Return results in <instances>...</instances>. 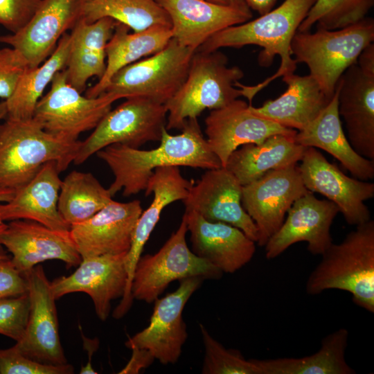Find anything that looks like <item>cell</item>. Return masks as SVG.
<instances>
[{
  "label": "cell",
  "instance_id": "cell-1",
  "mask_svg": "<svg viewBox=\"0 0 374 374\" xmlns=\"http://www.w3.org/2000/svg\"><path fill=\"white\" fill-rule=\"evenodd\" d=\"M159 142L157 148L148 150L116 143L96 153L114 175L108 188L112 197L121 190L126 197L145 190L157 168L175 166L210 170L222 167L204 137L197 118L187 120L179 134H170L165 128Z\"/></svg>",
  "mask_w": 374,
  "mask_h": 374
},
{
  "label": "cell",
  "instance_id": "cell-2",
  "mask_svg": "<svg viewBox=\"0 0 374 374\" xmlns=\"http://www.w3.org/2000/svg\"><path fill=\"white\" fill-rule=\"evenodd\" d=\"M316 0H285L278 7L253 20L229 26L208 38L197 51L211 52L220 48H241L256 45L262 50L258 57L262 66L273 63L276 55L280 58L278 71L271 77L255 86L236 82L241 96L249 105L255 95L277 78L294 73L296 62L291 52L292 40Z\"/></svg>",
  "mask_w": 374,
  "mask_h": 374
},
{
  "label": "cell",
  "instance_id": "cell-3",
  "mask_svg": "<svg viewBox=\"0 0 374 374\" xmlns=\"http://www.w3.org/2000/svg\"><path fill=\"white\" fill-rule=\"evenodd\" d=\"M306 282L305 290L317 295L337 289L351 294L353 303L374 312V221L356 226L339 244L332 243Z\"/></svg>",
  "mask_w": 374,
  "mask_h": 374
},
{
  "label": "cell",
  "instance_id": "cell-4",
  "mask_svg": "<svg viewBox=\"0 0 374 374\" xmlns=\"http://www.w3.org/2000/svg\"><path fill=\"white\" fill-rule=\"evenodd\" d=\"M80 141L54 136L33 118H6L0 124V187L16 190L32 179L42 167L55 161L60 172L73 162Z\"/></svg>",
  "mask_w": 374,
  "mask_h": 374
},
{
  "label": "cell",
  "instance_id": "cell-5",
  "mask_svg": "<svg viewBox=\"0 0 374 374\" xmlns=\"http://www.w3.org/2000/svg\"><path fill=\"white\" fill-rule=\"evenodd\" d=\"M244 77L242 70L229 66L227 57L218 50L196 51L183 84L165 104L167 130H181L187 120L206 109L223 107L241 96L235 83Z\"/></svg>",
  "mask_w": 374,
  "mask_h": 374
},
{
  "label": "cell",
  "instance_id": "cell-6",
  "mask_svg": "<svg viewBox=\"0 0 374 374\" xmlns=\"http://www.w3.org/2000/svg\"><path fill=\"white\" fill-rule=\"evenodd\" d=\"M373 41L374 20L365 17L340 29L297 31L291 42V52L296 63L308 66L310 75L331 99L344 73Z\"/></svg>",
  "mask_w": 374,
  "mask_h": 374
},
{
  "label": "cell",
  "instance_id": "cell-7",
  "mask_svg": "<svg viewBox=\"0 0 374 374\" xmlns=\"http://www.w3.org/2000/svg\"><path fill=\"white\" fill-rule=\"evenodd\" d=\"M195 52L172 37L160 51L118 70L104 93L116 100L143 97L165 105L185 80Z\"/></svg>",
  "mask_w": 374,
  "mask_h": 374
},
{
  "label": "cell",
  "instance_id": "cell-8",
  "mask_svg": "<svg viewBox=\"0 0 374 374\" xmlns=\"http://www.w3.org/2000/svg\"><path fill=\"white\" fill-rule=\"evenodd\" d=\"M188 232L184 217L178 229L154 254L141 256L132 282L133 299L150 303L166 290L170 283L189 277L219 279L223 272L196 256L187 245Z\"/></svg>",
  "mask_w": 374,
  "mask_h": 374
},
{
  "label": "cell",
  "instance_id": "cell-9",
  "mask_svg": "<svg viewBox=\"0 0 374 374\" xmlns=\"http://www.w3.org/2000/svg\"><path fill=\"white\" fill-rule=\"evenodd\" d=\"M165 105L143 97H131L111 109L84 141L73 160L80 165L104 148L116 143L139 148L160 141L167 122Z\"/></svg>",
  "mask_w": 374,
  "mask_h": 374
},
{
  "label": "cell",
  "instance_id": "cell-10",
  "mask_svg": "<svg viewBox=\"0 0 374 374\" xmlns=\"http://www.w3.org/2000/svg\"><path fill=\"white\" fill-rule=\"evenodd\" d=\"M51 89L38 101L33 118L48 134L69 141L94 129L116 99L106 93L82 96L66 80L64 69L55 73Z\"/></svg>",
  "mask_w": 374,
  "mask_h": 374
},
{
  "label": "cell",
  "instance_id": "cell-11",
  "mask_svg": "<svg viewBox=\"0 0 374 374\" xmlns=\"http://www.w3.org/2000/svg\"><path fill=\"white\" fill-rule=\"evenodd\" d=\"M308 192L296 164L269 170L242 186V206L256 226L259 246L265 245L282 225L292 204Z\"/></svg>",
  "mask_w": 374,
  "mask_h": 374
},
{
  "label": "cell",
  "instance_id": "cell-12",
  "mask_svg": "<svg viewBox=\"0 0 374 374\" xmlns=\"http://www.w3.org/2000/svg\"><path fill=\"white\" fill-rule=\"evenodd\" d=\"M203 280L197 276L179 280L177 290L157 299L148 326L129 338L125 346L147 349L163 364L176 363L188 337L182 312Z\"/></svg>",
  "mask_w": 374,
  "mask_h": 374
},
{
  "label": "cell",
  "instance_id": "cell-13",
  "mask_svg": "<svg viewBox=\"0 0 374 374\" xmlns=\"http://www.w3.org/2000/svg\"><path fill=\"white\" fill-rule=\"evenodd\" d=\"M301 161L298 169L305 188L335 204L348 224L357 226L371 220L364 202L374 197L373 183L346 175L315 148H306Z\"/></svg>",
  "mask_w": 374,
  "mask_h": 374
},
{
  "label": "cell",
  "instance_id": "cell-14",
  "mask_svg": "<svg viewBox=\"0 0 374 374\" xmlns=\"http://www.w3.org/2000/svg\"><path fill=\"white\" fill-rule=\"evenodd\" d=\"M24 276L28 281L30 312L25 333L14 346L26 356L44 364H66L51 282L39 265Z\"/></svg>",
  "mask_w": 374,
  "mask_h": 374
},
{
  "label": "cell",
  "instance_id": "cell-15",
  "mask_svg": "<svg viewBox=\"0 0 374 374\" xmlns=\"http://www.w3.org/2000/svg\"><path fill=\"white\" fill-rule=\"evenodd\" d=\"M339 212L328 199H319L312 192L297 199L287 211V216L265 245V257L274 259L291 245L307 242L313 255H322L333 243L330 226Z\"/></svg>",
  "mask_w": 374,
  "mask_h": 374
},
{
  "label": "cell",
  "instance_id": "cell-16",
  "mask_svg": "<svg viewBox=\"0 0 374 374\" xmlns=\"http://www.w3.org/2000/svg\"><path fill=\"white\" fill-rule=\"evenodd\" d=\"M0 244L12 254V264L24 275L48 260H62L68 267L82 261L69 230H55L32 220L10 221L0 236Z\"/></svg>",
  "mask_w": 374,
  "mask_h": 374
},
{
  "label": "cell",
  "instance_id": "cell-17",
  "mask_svg": "<svg viewBox=\"0 0 374 374\" xmlns=\"http://www.w3.org/2000/svg\"><path fill=\"white\" fill-rule=\"evenodd\" d=\"M242 186L224 167L207 170L196 183H193L183 202L185 211H193L205 220L231 224L253 240L258 229L242 206Z\"/></svg>",
  "mask_w": 374,
  "mask_h": 374
},
{
  "label": "cell",
  "instance_id": "cell-18",
  "mask_svg": "<svg viewBox=\"0 0 374 374\" xmlns=\"http://www.w3.org/2000/svg\"><path fill=\"white\" fill-rule=\"evenodd\" d=\"M249 106L245 101L235 99L211 110L205 119L206 141L222 167H225L231 153L243 145L260 144L274 134L295 136L297 132L254 115Z\"/></svg>",
  "mask_w": 374,
  "mask_h": 374
},
{
  "label": "cell",
  "instance_id": "cell-19",
  "mask_svg": "<svg viewBox=\"0 0 374 374\" xmlns=\"http://www.w3.org/2000/svg\"><path fill=\"white\" fill-rule=\"evenodd\" d=\"M142 211L138 199L128 202L112 199L87 220L71 225L70 233L82 260L127 253Z\"/></svg>",
  "mask_w": 374,
  "mask_h": 374
},
{
  "label": "cell",
  "instance_id": "cell-20",
  "mask_svg": "<svg viewBox=\"0 0 374 374\" xmlns=\"http://www.w3.org/2000/svg\"><path fill=\"white\" fill-rule=\"evenodd\" d=\"M126 254H107L82 259L73 274L51 282L55 299L73 292H84L92 299L98 317L105 321L109 315L112 301L122 297L125 291Z\"/></svg>",
  "mask_w": 374,
  "mask_h": 374
},
{
  "label": "cell",
  "instance_id": "cell-21",
  "mask_svg": "<svg viewBox=\"0 0 374 374\" xmlns=\"http://www.w3.org/2000/svg\"><path fill=\"white\" fill-rule=\"evenodd\" d=\"M82 0H42L37 10L21 30L0 36L26 58L29 68L42 64L55 49L61 37L80 17Z\"/></svg>",
  "mask_w": 374,
  "mask_h": 374
},
{
  "label": "cell",
  "instance_id": "cell-22",
  "mask_svg": "<svg viewBox=\"0 0 374 374\" xmlns=\"http://www.w3.org/2000/svg\"><path fill=\"white\" fill-rule=\"evenodd\" d=\"M168 15L172 37L194 51L208 38L229 26L252 18L244 10L215 3L207 0H157Z\"/></svg>",
  "mask_w": 374,
  "mask_h": 374
},
{
  "label": "cell",
  "instance_id": "cell-23",
  "mask_svg": "<svg viewBox=\"0 0 374 374\" xmlns=\"http://www.w3.org/2000/svg\"><path fill=\"white\" fill-rule=\"evenodd\" d=\"M191 251L223 273H234L251 261L255 242L231 224L211 222L193 211H185Z\"/></svg>",
  "mask_w": 374,
  "mask_h": 374
},
{
  "label": "cell",
  "instance_id": "cell-24",
  "mask_svg": "<svg viewBox=\"0 0 374 374\" xmlns=\"http://www.w3.org/2000/svg\"><path fill=\"white\" fill-rule=\"evenodd\" d=\"M337 86L338 111L347 139L357 154L374 160V73L356 62L344 73Z\"/></svg>",
  "mask_w": 374,
  "mask_h": 374
},
{
  "label": "cell",
  "instance_id": "cell-25",
  "mask_svg": "<svg viewBox=\"0 0 374 374\" xmlns=\"http://www.w3.org/2000/svg\"><path fill=\"white\" fill-rule=\"evenodd\" d=\"M60 173L56 161L45 163L32 179L15 190L10 200L0 203V220H28L55 230H70L57 207Z\"/></svg>",
  "mask_w": 374,
  "mask_h": 374
},
{
  "label": "cell",
  "instance_id": "cell-26",
  "mask_svg": "<svg viewBox=\"0 0 374 374\" xmlns=\"http://www.w3.org/2000/svg\"><path fill=\"white\" fill-rule=\"evenodd\" d=\"M193 183L184 178L179 166L156 168L147 183L145 195L153 194L148 208L143 211L136 223L131 245L125 257L127 276L125 294H130L132 282L136 264L144 246L160 219L162 211L170 204L184 200L188 196Z\"/></svg>",
  "mask_w": 374,
  "mask_h": 374
},
{
  "label": "cell",
  "instance_id": "cell-27",
  "mask_svg": "<svg viewBox=\"0 0 374 374\" xmlns=\"http://www.w3.org/2000/svg\"><path fill=\"white\" fill-rule=\"evenodd\" d=\"M339 87L326 107L294 139L305 148H317L337 159L353 177L363 181L374 178V160L357 154L345 135L338 111Z\"/></svg>",
  "mask_w": 374,
  "mask_h": 374
},
{
  "label": "cell",
  "instance_id": "cell-28",
  "mask_svg": "<svg viewBox=\"0 0 374 374\" xmlns=\"http://www.w3.org/2000/svg\"><path fill=\"white\" fill-rule=\"evenodd\" d=\"M282 80L287 84L283 93L259 107L249 105V109L257 116L300 131L317 118L330 99L310 74L293 73L282 76Z\"/></svg>",
  "mask_w": 374,
  "mask_h": 374
},
{
  "label": "cell",
  "instance_id": "cell-29",
  "mask_svg": "<svg viewBox=\"0 0 374 374\" xmlns=\"http://www.w3.org/2000/svg\"><path fill=\"white\" fill-rule=\"evenodd\" d=\"M117 21L104 17L87 24L78 20L71 29L69 55L64 68L67 82L81 93L89 78L103 75L106 46Z\"/></svg>",
  "mask_w": 374,
  "mask_h": 374
},
{
  "label": "cell",
  "instance_id": "cell-30",
  "mask_svg": "<svg viewBox=\"0 0 374 374\" xmlns=\"http://www.w3.org/2000/svg\"><path fill=\"white\" fill-rule=\"evenodd\" d=\"M130 28L117 21L106 46V69L103 75L85 96L96 98L104 93L112 76L123 67L162 50L172 38L171 27L153 26L130 33Z\"/></svg>",
  "mask_w": 374,
  "mask_h": 374
},
{
  "label": "cell",
  "instance_id": "cell-31",
  "mask_svg": "<svg viewBox=\"0 0 374 374\" xmlns=\"http://www.w3.org/2000/svg\"><path fill=\"white\" fill-rule=\"evenodd\" d=\"M294 137L278 134L260 144L243 145L231 153L224 168L244 186L269 170L296 164L306 148L296 143Z\"/></svg>",
  "mask_w": 374,
  "mask_h": 374
},
{
  "label": "cell",
  "instance_id": "cell-32",
  "mask_svg": "<svg viewBox=\"0 0 374 374\" xmlns=\"http://www.w3.org/2000/svg\"><path fill=\"white\" fill-rule=\"evenodd\" d=\"M349 332L341 328L321 341L319 350L300 358L253 359L261 374H354L346 360Z\"/></svg>",
  "mask_w": 374,
  "mask_h": 374
},
{
  "label": "cell",
  "instance_id": "cell-33",
  "mask_svg": "<svg viewBox=\"0 0 374 374\" xmlns=\"http://www.w3.org/2000/svg\"><path fill=\"white\" fill-rule=\"evenodd\" d=\"M70 34L65 33L52 54L44 63L27 68L11 95L6 100L8 118L28 120L33 117L35 107L56 73L63 70L69 55Z\"/></svg>",
  "mask_w": 374,
  "mask_h": 374
},
{
  "label": "cell",
  "instance_id": "cell-34",
  "mask_svg": "<svg viewBox=\"0 0 374 374\" xmlns=\"http://www.w3.org/2000/svg\"><path fill=\"white\" fill-rule=\"evenodd\" d=\"M109 17L134 32L153 26L171 27L170 17L157 0H82L78 20L91 24Z\"/></svg>",
  "mask_w": 374,
  "mask_h": 374
},
{
  "label": "cell",
  "instance_id": "cell-35",
  "mask_svg": "<svg viewBox=\"0 0 374 374\" xmlns=\"http://www.w3.org/2000/svg\"><path fill=\"white\" fill-rule=\"evenodd\" d=\"M112 199L108 188L91 173L73 170L62 180L57 207L71 226L87 220Z\"/></svg>",
  "mask_w": 374,
  "mask_h": 374
},
{
  "label": "cell",
  "instance_id": "cell-36",
  "mask_svg": "<svg viewBox=\"0 0 374 374\" xmlns=\"http://www.w3.org/2000/svg\"><path fill=\"white\" fill-rule=\"evenodd\" d=\"M374 5V0H316L298 28L337 30L360 21Z\"/></svg>",
  "mask_w": 374,
  "mask_h": 374
},
{
  "label": "cell",
  "instance_id": "cell-37",
  "mask_svg": "<svg viewBox=\"0 0 374 374\" xmlns=\"http://www.w3.org/2000/svg\"><path fill=\"white\" fill-rule=\"evenodd\" d=\"M204 346V374H261L253 359H246L238 350L227 349L199 323Z\"/></svg>",
  "mask_w": 374,
  "mask_h": 374
},
{
  "label": "cell",
  "instance_id": "cell-38",
  "mask_svg": "<svg viewBox=\"0 0 374 374\" xmlns=\"http://www.w3.org/2000/svg\"><path fill=\"white\" fill-rule=\"evenodd\" d=\"M30 312V300L27 293L0 299V334L16 342L25 333Z\"/></svg>",
  "mask_w": 374,
  "mask_h": 374
},
{
  "label": "cell",
  "instance_id": "cell-39",
  "mask_svg": "<svg viewBox=\"0 0 374 374\" xmlns=\"http://www.w3.org/2000/svg\"><path fill=\"white\" fill-rule=\"evenodd\" d=\"M73 366L69 364L53 365L35 361L15 346L0 349L1 374H71Z\"/></svg>",
  "mask_w": 374,
  "mask_h": 374
},
{
  "label": "cell",
  "instance_id": "cell-40",
  "mask_svg": "<svg viewBox=\"0 0 374 374\" xmlns=\"http://www.w3.org/2000/svg\"><path fill=\"white\" fill-rule=\"evenodd\" d=\"M27 68L28 63L19 51L12 47L0 49V98L6 100L11 96Z\"/></svg>",
  "mask_w": 374,
  "mask_h": 374
},
{
  "label": "cell",
  "instance_id": "cell-41",
  "mask_svg": "<svg viewBox=\"0 0 374 374\" xmlns=\"http://www.w3.org/2000/svg\"><path fill=\"white\" fill-rule=\"evenodd\" d=\"M42 0H0V24L15 33L30 20Z\"/></svg>",
  "mask_w": 374,
  "mask_h": 374
},
{
  "label": "cell",
  "instance_id": "cell-42",
  "mask_svg": "<svg viewBox=\"0 0 374 374\" xmlns=\"http://www.w3.org/2000/svg\"><path fill=\"white\" fill-rule=\"evenodd\" d=\"M28 292V281L8 256L0 260V299Z\"/></svg>",
  "mask_w": 374,
  "mask_h": 374
},
{
  "label": "cell",
  "instance_id": "cell-43",
  "mask_svg": "<svg viewBox=\"0 0 374 374\" xmlns=\"http://www.w3.org/2000/svg\"><path fill=\"white\" fill-rule=\"evenodd\" d=\"M132 356L125 367L118 372L119 374H136L143 369L150 366L155 358L149 350L145 348H133Z\"/></svg>",
  "mask_w": 374,
  "mask_h": 374
},
{
  "label": "cell",
  "instance_id": "cell-44",
  "mask_svg": "<svg viewBox=\"0 0 374 374\" xmlns=\"http://www.w3.org/2000/svg\"><path fill=\"white\" fill-rule=\"evenodd\" d=\"M81 337L83 341V348L87 352L88 362L85 366H82L80 373L81 374H96V372L92 367L91 358L93 353L98 350L99 346V340L98 338L90 339L86 337L82 330L80 326H79Z\"/></svg>",
  "mask_w": 374,
  "mask_h": 374
},
{
  "label": "cell",
  "instance_id": "cell-45",
  "mask_svg": "<svg viewBox=\"0 0 374 374\" xmlns=\"http://www.w3.org/2000/svg\"><path fill=\"white\" fill-rule=\"evenodd\" d=\"M357 65L363 70L374 73V44H368L360 53L357 60Z\"/></svg>",
  "mask_w": 374,
  "mask_h": 374
},
{
  "label": "cell",
  "instance_id": "cell-46",
  "mask_svg": "<svg viewBox=\"0 0 374 374\" xmlns=\"http://www.w3.org/2000/svg\"><path fill=\"white\" fill-rule=\"evenodd\" d=\"M247 7L251 10L258 12L260 15H263L272 9L277 0H243Z\"/></svg>",
  "mask_w": 374,
  "mask_h": 374
},
{
  "label": "cell",
  "instance_id": "cell-47",
  "mask_svg": "<svg viewBox=\"0 0 374 374\" xmlns=\"http://www.w3.org/2000/svg\"><path fill=\"white\" fill-rule=\"evenodd\" d=\"M220 5L238 8L240 9H249L243 0H207Z\"/></svg>",
  "mask_w": 374,
  "mask_h": 374
},
{
  "label": "cell",
  "instance_id": "cell-48",
  "mask_svg": "<svg viewBox=\"0 0 374 374\" xmlns=\"http://www.w3.org/2000/svg\"><path fill=\"white\" fill-rule=\"evenodd\" d=\"M15 191L10 189L0 187V203L8 202L12 199Z\"/></svg>",
  "mask_w": 374,
  "mask_h": 374
},
{
  "label": "cell",
  "instance_id": "cell-49",
  "mask_svg": "<svg viewBox=\"0 0 374 374\" xmlns=\"http://www.w3.org/2000/svg\"><path fill=\"white\" fill-rule=\"evenodd\" d=\"M7 116V105L6 100L0 102V121Z\"/></svg>",
  "mask_w": 374,
  "mask_h": 374
},
{
  "label": "cell",
  "instance_id": "cell-50",
  "mask_svg": "<svg viewBox=\"0 0 374 374\" xmlns=\"http://www.w3.org/2000/svg\"><path fill=\"white\" fill-rule=\"evenodd\" d=\"M6 227H7V224L6 223V222L0 220V236L3 233V232L5 231ZM8 256L6 255L0 253V260L6 258Z\"/></svg>",
  "mask_w": 374,
  "mask_h": 374
}]
</instances>
